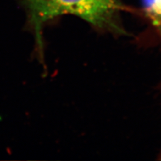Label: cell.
Listing matches in <instances>:
<instances>
[{
  "label": "cell",
  "mask_w": 161,
  "mask_h": 161,
  "mask_svg": "<svg viewBox=\"0 0 161 161\" xmlns=\"http://www.w3.org/2000/svg\"><path fill=\"white\" fill-rule=\"evenodd\" d=\"M40 52L46 24L63 15H73L101 29H116L120 0H22Z\"/></svg>",
  "instance_id": "obj_1"
},
{
  "label": "cell",
  "mask_w": 161,
  "mask_h": 161,
  "mask_svg": "<svg viewBox=\"0 0 161 161\" xmlns=\"http://www.w3.org/2000/svg\"><path fill=\"white\" fill-rule=\"evenodd\" d=\"M160 29H161V27H160Z\"/></svg>",
  "instance_id": "obj_2"
}]
</instances>
